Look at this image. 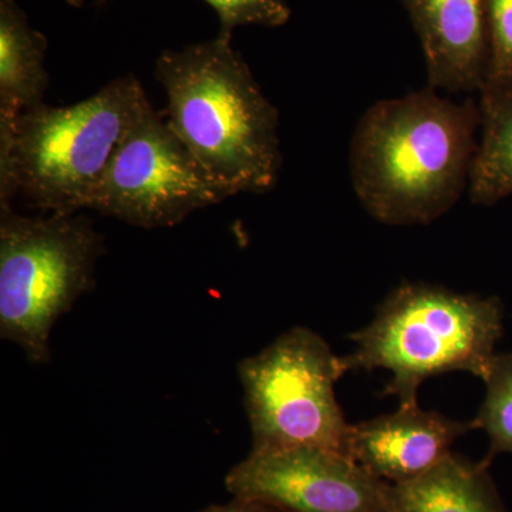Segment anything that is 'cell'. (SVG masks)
I'll use <instances>...</instances> for the list:
<instances>
[{
	"label": "cell",
	"instance_id": "2",
	"mask_svg": "<svg viewBox=\"0 0 512 512\" xmlns=\"http://www.w3.org/2000/svg\"><path fill=\"white\" fill-rule=\"evenodd\" d=\"M154 74L167 94V123L231 197L274 190L282 170L279 111L232 40L165 50Z\"/></svg>",
	"mask_w": 512,
	"mask_h": 512
},
{
	"label": "cell",
	"instance_id": "1",
	"mask_svg": "<svg viewBox=\"0 0 512 512\" xmlns=\"http://www.w3.org/2000/svg\"><path fill=\"white\" fill-rule=\"evenodd\" d=\"M480 106L420 92L380 100L357 123L349 171L357 200L384 225H427L470 184Z\"/></svg>",
	"mask_w": 512,
	"mask_h": 512
},
{
	"label": "cell",
	"instance_id": "17",
	"mask_svg": "<svg viewBox=\"0 0 512 512\" xmlns=\"http://www.w3.org/2000/svg\"><path fill=\"white\" fill-rule=\"evenodd\" d=\"M201 512H288L264 501L248 500V498L234 497L228 504L211 505Z\"/></svg>",
	"mask_w": 512,
	"mask_h": 512
},
{
	"label": "cell",
	"instance_id": "15",
	"mask_svg": "<svg viewBox=\"0 0 512 512\" xmlns=\"http://www.w3.org/2000/svg\"><path fill=\"white\" fill-rule=\"evenodd\" d=\"M488 62L483 89L512 87V0H487Z\"/></svg>",
	"mask_w": 512,
	"mask_h": 512
},
{
	"label": "cell",
	"instance_id": "5",
	"mask_svg": "<svg viewBox=\"0 0 512 512\" xmlns=\"http://www.w3.org/2000/svg\"><path fill=\"white\" fill-rule=\"evenodd\" d=\"M104 237L77 214L23 217L0 205V336L32 365L50 360V333L94 285Z\"/></svg>",
	"mask_w": 512,
	"mask_h": 512
},
{
	"label": "cell",
	"instance_id": "10",
	"mask_svg": "<svg viewBox=\"0 0 512 512\" xmlns=\"http://www.w3.org/2000/svg\"><path fill=\"white\" fill-rule=\"evenodd\" d=\"M434 90L483 89L488 62L487 0H403Z\"/></svg>",
	"mask_w": 512,
	"mask_h": 512
},
{
	"label": "cell",
	"instance_id": "18",
	"mask_svg": "<svg viewBox=\"0 0 512 512\" xmlns=\"http://www.w3.org/2000/svg\"><path fill=\"white\" fill-rule=\"evenodd\" d=\"M67 3H69L70 6H73V8H82L84 3L87 2V0H66ZM94 2H106V0H94Z\"/></svg>",
	"mask_w": 512,
	"mask_h": 512
},
{
	"label": "cell",
	"instance_id": "6",
	"mask_svg": "<svg viewBox=\"0 0 512 512\" xmlns=\"http://www.w3.org/2000/svg\"><path fill=\"white\" fill-rule=\"evenodd\" d=\"M318 333L293 328L239 362L252 451L311 447L348 457L350 426L335 394L345 375Z\"/></svg>",
	"mask_w": 512,
	"mask_h": 512
},
{
	"label": "cell",
	"instance_id": "11",
	"mask_svg": "<svg viewBox=\"0 0 512 512\" xmlns=\"http://www.w3.org/2000/svg\"><path fill=\"white\" fill-rule=\"evenodd\" d=\"M47 39L30 25L16 0H0V157L12 148L16 123L43 103L49 74Z\"/></svg>",
	"mask_w": 512,
	"mask_h": 512
},
{
	"label": "cell",
	"instance_id": "13",
	"mask_svg": "<svg viewBox=\"0 0 512 512\" xmlns=\"http://www.w3.org/2000/svg\"><path fill=\"white\" fill-rule=\"evenodd\" d=\"M480 94V138L468 194L473 204L494 205L512 195V87Z\"/></svg>",
	"mask_w": 512,
	"mask_h": 512
},
{
	"label": "cell",
	"instance_id": "4",
	"mask_svg": "<svg viewBox=\"0 0 512 512\" xmlns=\"http://www.w3.org/2000/svg\"><path fill=\"white\" fill-rule=\"evenodd\" d=\"M147 101L128 74L72 106L26 110L9 154L0 157V205L22 194L47 212L92 210L114 151Z\"/></svg>",
	"mask_w": 512,
	"mask_h": 512
},
{
	"label": "cell",
	"instance_id": "3",
	"mask_svg": "<svg viewBox=\"0 0 512 512\" xmlns=\"http://www.w3.org/2000/svg\"><path fill=\"white\" fill-rule=\"evenodd\" d=\"M503 335L500 299L464 295L429 284H403L377 309L366 328L349 336L346 372L384 369L392 379L383 396L417 406L424 380L448 372L484 379Z\"/></svg>",
	"mask_w": 512,
	"mask_h": 512
},
{
	"label": "cell",
	"instance_id": "8",
	"mask_svg": "<svg viewBox=\"0 0 512 512\" xmlns=\"http://www.w3.org/2000/svg\"><path fill=\"white\" fill-rule=\"evenodd\" d=\"M225 487L234 497L288 512H392V484L320 448L251 451L229 470Z\"/></svg>",
	"mask_w": 512,
	"mask_h": 512
},
{
	"label": "cell",
	"instance_id": "12",
	"mask_svg": "<svg viewBox=\"0 0 512 512\" xmlns=\"http://www.w3.org/2000/svg\"><path fill=\"white\" fill-rule=\"evenodd\" d=\"M490 464L450 453L423 476L390 487L392 512H508Z\"/></svg>",
	"mask_w": 512,
	"mask_h": 512
},
{
	"label": "cell",
	"instance_id": "9",
	"mask_svg": "<svg viewBox=\"0 0 512 512\" xmlns=\"http://www.w3.org/2000/svg\"><path fill=\"white\" fill-rule=\"evenodd\" d=\"M477 430L474 421L448 419L437 412L399 407L397 412L352 424L348 457L389 484L423 476L451 453L454 441Z\"/></svg>",
	"mask_w": 512,
	"mask_h": 512
},
{
	"label": "cell",
	"instance_id": "14",
	"mask_svg": "<svg viewBox=\"0 0 512 512\" xmlns=\"http://www.w3.org/2000/svg\"><path fill=\"white\" fill-rule=\"evenodd\" d=\"M485 397L474 424L490 439V451L484 458L491 464L498 454H512V352L491 360L485 375Z\"/></svg>",
	"mask_w": 512,
	"mask_h": 512
},
{
	"label": "cell",
	"instance_id": "16",
	"mask_svg": "<svg viewBox=\"0 0 512 512\" xmlns=\"http://www.w3.org/2000/svg\"><path fill=\"white\" fill-rule=\"evenodd\" d=\"M220 19L217 36L232 40L239 26H265L279 28L291 19V8L286 0H204Z\"/></svg>",
	"mask_w": 512,
	"mask_h": 512
},
{
	"label": "cell",
	"instance_id": "7",
	"mask_svg": "<svg viewBox=\"0 0 512 512\" xmlns=\"http://www.w3.org/2000/svg\"><path fill=\"white\" fill-rule=\"evenodd\" d=\"M231 197L150 103L127 128L92 210L138 228H167Z\"/></svg>",
	"mask_w": 512,
	"mask_h": 512
}]
</instances>
